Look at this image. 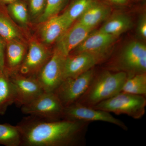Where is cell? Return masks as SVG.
Returning <instances> with one entry per match:
<instances>
[{"instance_id":"obj_1","label":"cell","mask_w":146,"mask_h":146,"mask_svg":"<svg viewBox=\"0 0 146 146\" xmlns=\"http://www.w3.org/2000/svg\"><path fill=\"white\" fill-rule=\"evenodd\" d=\"M89 122L50 120L31 116L17 125L26 146H80L86 143Z\"/></svg>"},{"instance_id":"obj_2","label":"cell","mask_w":146,"mask_h":146,"mask_svg":"<svg viewBox=\"0 0 146 146\" xmlns=\"http://www.w3.org/2000/svg\"><path fill=\"white\" fill-rule=\"evenodd\" d=\"M127 78V74L122 72H96L88 89L76 102L94 107L121 92Z\"/></svg>"},{"instance_id":"obj_3","label":"cell","mask_w":146,"mask_h":146,"mask_svg":"<svg viewBox=\"0 0 146 146\" xmlns=\"http://www.w3.org/2000/svg\"><path fill=\"white\" fill-rule=\"evenodd\" d=\"M145 97L121 91L92 107L116 115H127L135 119H139L145 113Z\"/></svg>"},{"instance_id":"obj_4","label":"cell","mask_w":146,"mask_h":146,"mask_svg":"<svg viewBox=\"0 0 146 146\" xmlns=\"http://www.w3.org/2000/svg\"><path fill=\"white\" fill-rule=\"evenodd\" d=\"M110 68L122 72L128 77L146 72V46L139 41H132L123 49Z\"/></svg>"},{"instance_id":"obj_5","label":"cell","mask_w":146,"mask_h":146,"mask_svg":"<svg viewBox=\"0 0 146 146\" xmlns=\"http://www.w3.org/2000/svg\"><path fill=\"white\" fill-rule=\"evenodd\" d=\"M64 107L54 92H44L27 104L21 106L24 114L45 119H63Z\"/></svg>"},{"instance_id":"obj_6","label":"cell","mask_w":146,"mask_h":146,"mask_svg":"<svg viewBox=\"0 0 146 146\" xmlns=\"http://www.w3.org/2000/svg\"><path fill=\"white\" fill-rule=\"evenodd\" d=\"M94 68L77 76L65 79L55 90L64 107L77 102L85 93L96 72Z\"/></svg>"},{"instance_id":"obj_7","label":"cell","mask_w":146,"mask_h":146,"mask_svg":"<svg viewBox=\"0 0 146 146\" xmlns=\"http://www.w3.org/2000/svg\"><path fill=\"white\" fill-rule=\"evenodd\" d=\"M63 119L72 121H102L118 126L124 130L128 129L124 123L112 116L110 112L76 102L64 108Z\"/></svg>"},{"instance_id":"obj_8","label":"cell","mask_w":146,"mask_h":146,"mask_svg":"<svg viewBox=\"0 0 146 146\" xmlns=\"http://www.w3.org/2000/svg\"><path fill=\"white\" fill-rule=\"evenodd\" d=\"M66 56L56 49L36 76L44 92H54L63 80Z\"/></svg>"},{"instance_id":"obj_9","label":"cell","mask_w":146,"mask_h":146,"mask_svg":"<svg viewBox=\"0 0 146 146\" xmlns=\"http://www.w3.org/2000/svg\"><path fill=\"white\" fill-rule=\"evenodd\" d=\"M8 75L16 91L15 103L21 107L31 102L44 92L36 77L15 73Z\"/></svg>"},{"instance_id":"obj_10","label":"cell","mask_w":146,"mask_h":146,"mask_svg":"<svg viewBox=\"0 0 146 146\" xmlns=\"http://www.w3.org/2000/svg\"><path fill=\"white\" fill-rule=\"evenodd\" d=\"M116 37L99 30L91 31L76 48L75 53L86 52L92 54L99 58L102 62L107 58L110 47L115 42Z\"/></svg>"},{"instance_id":"obj_11","label":"cell","mask_w":146,"mask_h":146,"mask_svg":"<svg viewBox=\"0 0 146 146\" xmlns=\"http://www.w3.org/2000/svg\"><path fill=\"white\" fill-rule=\"evenodd\" d=\"M101 62V60L98 56L89 53L81 52L69 54L64 62L63 80L77 76Z\"/></svg>"},{"instance_id":"obj_12","label":"cell","mask_w":146,"mask_h":146,"mask_svg":"<svg viewBox=\"0 0 146 146\" xmlns=\"http://www.w3.org/2000/svg\"><path fill=\"white\" fill-rule=\"evenodd\" d=\"M51 56H49L48 51L40 43L31 42L20 68L21 74L27 76H31L35 74H37Z\"/></svg>"},{"instance_id":"obj_13","label":"cell","mask_w":146,"mask_h":146,"mask_svg":"<svg viewBox=\"0 0 146 146\" xmlns=\"http://www.w3.org/2000/svg\"><path fill=\"white\" fill-rule=\"evenodd\" d=\"M92 29L78 22L74 26L69 28L57 39L56 49L67 57L83 42Z\"/></svg>"},{"instance_id":"obj_14","label":"cell","mask_w":146,"mask_h":146,"mask_svg":"<svg viewBox=\"0 0 146 146\" xmlns=\"http://www.w3.org/2000/svg\"><path fill=\"white\" fill-rule=\"evenodd\" d=\"M6 43L4 70L8 74H11L21 68L26 50L24 45L16 40Z\"/></svg>"},{"instance_id":"obj_15","label":"cell","mask_w":146,"mask_h":146,"mask_svg":"<svg viewBox=\"0 0 146 146\" xmlns=\"http://www.w3.org/2000/svg\"><path fill=\"white\" fill-rule=\"evenodd\" d=\"M44 23L41 35L44 42L47 44L57 40L69 28L62 15L53 16Z\"/></svg>"},{"instance_id":"obj_16","label":"cell","mask_w":146,"mask_h":146,"mask_svg":"<svg viewBox=\"0 0 146 146\" xmlns=\"http://www.w3.org/2000/svg\"><path fill=\"white\" fill-rule=\"evenodd\" d=\"M110 13L109 7L95 1L79 18L78 22L93 29L97 25L106 20Z\"/></svg>"},{"instance_id":"obj_17","label":"cell","mask_w":146,"mask_h":146,"mask_svg":"<svg viewBox=\"0 0 146 146\" xmlns=\"http://www.w3.org/2000/svg\"><path fill=\"white\" fill-rule=\"evenodd\" d=\"M16 100V91L9 76L5 70L0 72V116Z\"/></svg>"},{"instance_id":"obj_18","label":"cell","mask_w":146,"mask_h":146,"mask_svg":"<svg viewBox=\"0 0 146 146\" xmlns=\"http://www.w3.org/2000/svg\"><path fill=\"white\" fill-rule=\"evenodd\" d=\"M131 25V20L128 16L122 14H117L108 18L99 30L117 37L128 30Z\"/></svg>"},{"instance_id":"obj_19","label":"cell","mask_w":146,"mask_h":146,"mask_svg":"<svg viewBox=\"0 0 146 146\" xmlns=\"http://www.w3.org/2000/svg\"><path fill=\"white\" fill-rule=\"evenodd\" d=\"M21 132L18 126L0 124V145L6 146L21 145Z\"/></svg>"},{"instance_id":"obj_20","label":"cell","mask_w":146,"mask_h":146,"mask_svg":"<svg viewBox=\"0 0 146 146\" xmlns=\"http://www.w3.org/2000/svg\"><path fill=\"white\" fill-rule=\"evenodd\" d=\"M122 92L134 95L146 96V73L128 77L124 84Z\"/></svg>"},{"instance_id":"obj_21","label":"cell","mask_w":146,"mask_h":146,"mask_svg":"<svg viewBox=\"0 0 146 146\" xmlns=\"http://www.w3.org/2000/svg\"><path fill=\"white\" fill-rule=\"evenodd\" d=\"M95 0H76L62 14L69 28L76 19L79 18L89 7L94 3Z\"/></svg>"},{"instance_id":"obj_22","label":"cell","mask_w":146,"mask_h":146,"mask_svg":"<svg viewBox=\"0 0 146 146\" xmlns=\"http://www.w3.org/2000/svg\"><path fill=\"white\" fill-rule=\"evenodd\" d=\"M0 3V36L6 42L16 40L20 36L16 27L13 25Z\"/></svg>"},{"instance_id":"obj_23","label":"cell","mask_w":146,"mask_h":146,"mask_svg":"<svg viewBox=\"0 0 146 146\" xmlns=\"http://www.w3.org/2000/svg\"><path fill=\"white\" fill-rule=\"evenodd\" d=\"M65 0H46L44 12L40 18L41 22H44L53 16L57 15L61 10Z\"/></svg>"},{"instance_id":"obj_24","label":"cell","mask_w":146,"mask_h":146,"mask_svg":"<svg viewBox=\"0 0 146 146\" xmlns=\"http://www.w3.org/2000/svg\"><path fill=\"white\" fill-rule=\"evenodd\" d=\"M11 16L21 23H27L28 20V14L25 5L21 2H14L9 4L8 8Z\"/></svg>"},{"instance_id":"obj_25","label":"cell","mask_w":146,"mask_h":146,"mask_svg":"<svg viewBox=\"0 0 146 146\" xmlns=\"http://www.w3.org/2000/svg\"><path fill=\"white\" fill-rule=\"evenodd\" d=\"M46 0H30V6L31 12L36 15L42 12L44 9Z\"/></svg>"},{"instance_id":"obj_26","label":"cell","mask_w":146,"mask_h":146,"mask_svg":"<svg viewBox=\"0 0 146 146\" xmlns=\"http://www.w3.org/2000/svg\"><path fill=\"white\" fill-rule=\"evenodd\" d=\"M6 43L5 40L0 36V72L5 70Z\"/></svg>"},{"instance_id":"obj_27","label":"cell","mask_w":146,"mask_h":146,"mask_svg":"<svg viewBox=\"0 0 146 146\" xmlns=\"http://www.w3.org/2000/svg\"><path fill=\"white\" fill-rule=\"evenodd\" d=\"M137 33L142 39L146 37V16L145 14L142 15L139 18L137 26Z\"/></svg>"},{"instance_id":"obj_28","label":"cell","mask_w":146,"mask_h":146,"mask_svg":"<svg viewBox=\"0 0 146 146\" xmlns=\"http://www.w3.org/2000/svg\"><path fill=\"white\" fill-rule=\"evenodd\" d=\"M111 3L118 5H123L127 2V0H108Z\"/></svg>"},{"instance_id":"obj_29","label":"cell","mask_w":146,"mask_h":146,"mask_svg":"<svg viewBox=\"0 0 146 146\" xmlns=\"http://www.w3.org/2000/svg\"><path fill=\"white\" fill-rule=\"evenodd\" d=\"M16 0H0V3L2 4L6 3H11L14 2Z\"/></svg>"}]
</instances>
